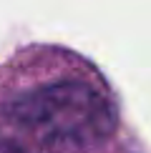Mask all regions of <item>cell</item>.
Here are the masks:
<instances>
[{
  "label": "cell",
  "instance_id": "obj_1",
  "mask_svg": "<svg viewBox=\"0 0 151 153\" xmlns=\"http://www.w3.org/2000/svg\"><path fill=\"white\" fill-rule=\"evenodd\" d=\"M116 128V105L86 78H50L0 98V153H83Z\"/></svg>",
  "mask_w": 151,
  "mask_h": 153
}]
</instances>
